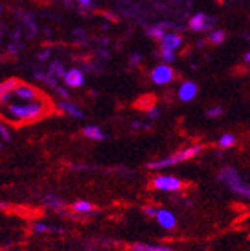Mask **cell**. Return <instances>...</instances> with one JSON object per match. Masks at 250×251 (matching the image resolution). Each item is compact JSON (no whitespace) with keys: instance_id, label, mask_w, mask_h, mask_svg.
Returning a JSON list of instances; mask_svg holds the SVG:
<instances>
[{"instance_id":"1","label":"cell","mask_w":250,"mask_h":251,"mask_svg":"<svg viewBox=\"0 0 250 251\" xmlns=\"http://www.w3.org/2000/svg\"><path fill=\"white\" fill-rule=\"evenodd\" d=\"M2 108V115L8 120L12 121H35L41 117H44L48 112V105L44 99H36L32 102H26V103H6V105H0Z\"/></svg>"},{"instance_id":"2","label":"cell","mask_w":250,"mask_h":251,"mask_svg":"<svg viewBox=\"0 0 250 251\" xmlns=\"http://www.w3.org/2000/svg\"><path fill=\"white\" fill-rule=\"evenodd\" d=\"M201 151H202V145H191L187 148H183L180 151L172 152L168 157H164V159L148 162V163H145V168L148 171H161V169H165V168L191 160V159H194V157H196Z\"/></svg>"},{"instance_id":"3","label":"cell","mask_w":250,"mask_h":251,"mask_svg":"<svg viewBox=\"0 0 250 251\" xmlns=\"http://www.w3.org/2000/svg\"><path fill=\"white\" fill-rule=\"evenodd\" d=\"M217 179L221 182H223L232 193H235L241 198L250 199V184L243 182V179H241V176L235 168H232V166L223 168L221 172L217 174Z\"/></svg>"},{"instance_id":"4","label":"cell","mask_w":250,"mask_h":251,"mask_svg":"<svg viewBox=\"0 0 250 251\" xmlns=\"http://www.w3.org/2000/svg\"><path fill=\"white\" fill-rule=\"evenodd\" d=\"M151 187L159 192H180L184 187V182L172 175H158L151 179Z\"/></svg>"},{"instance_id":"5","label":"cell","mask_w":250,"mask_h":251,"mask_svg":"<svg viewBox=\"0 0 250 251\" xmlns=\"http://www.w3.org/2000/svg\"><path fill=\"white\" fill-rule=\"evenodd\" d=\"M174 78L175 72L168 63H162V65L156 66L150 74V79L154 85H168L174 81Z\"/></svg>"},{"instance_id":"6","label":"cell","mask_w":250,"mask_h":251,"mask_svg":"<svg viewBox=\"0 0 250 251\" xmlns=\"http://www.w3.org/2000/svg\"><path fill=\"white\" fill-rule=\"evenodd\" d=\"M214 21H216L214 18H210L208 15H205L202 12H198V14H195L189 20V28L192 31H198V33H202V31H207V30H211L213 28Z\"/></svg>"},{"instance_id":"7","label":"cell","mask_w":250,"mask_h":251,"mask_svg":"<svg viewBox=\"0 0 250 251\" xmlns=\"http://www.w3.org/2000/svg\"><path fill=\"white\" fill-rule=\"evenodd\" d=\"M196 96H198V85L194 81L181 82V85L178 87V91H177V98L180 102H183V103L192 102Z\"/></svg>"},{"instance_id":"8","label":"cell","mask_w":250,"mask_h":251,"mask_svg":"<svg viewBox=\"0 0 250 251\" xmlns=\"http://www.w3.org/2000/svg\"><path fill=\"white\" fill-rule=\"evenodd\" d=\"M42 203L47 206V208H50V209H53L54 212H57V214H60V215H69V212H68V205H66V202L61 199V198H58V196H56V195H51V193H47L45 196H44V199H42Z\"/></svg>"},{"instance_id":"9","label":"cell","mask_w":250,"mask_h":251,"mask_svg":"<svg viewBox=\"0 0 250 251\" xmlns=\"http://www.w3.org/2000/svg\"><path fill=\"white\" fill-rule=\"evenodd\" d=\"M12 96L17 98L18 100H23V102H32V100L39 99V91L33 87L27 85V84H20L12 91Z\"/></svg>"},{"instance_id":"10","label":"cell","mask_w":250,"mask_h":251,"mask_svg":"<svg viewBox=\"0 0 250 251\" xmlns=\"http://www.w3.org/2000/svg\"><path fill=\"white\" fill-rule=\"evenodd\" d=\"M156 222L165 230H172L177 226V218L169 209H159L158 214H156Z\"/></svg>"},{"instance_id":"11","label":"cell","mask_w":250,"mask_h":251,"mask_svg":"<svg viewBox=\"0 0 250 251\" xmlns=\"http://www.w3.org/2000/svg\"><path fill=\"white\" fill-rule=\"evenodd\" d=\"M63 81H65V85L69 88H80L81 85H84L85 76H84V72L80 69H69L66 71Z\"/></svg>"},{"instance_id":"12","label":"cell","mask_w":250,"mask_h":251,"mask_svg":"<svg viewBox=\"0 0 250 251\" xmlns=\"http://www.w3.org/2000/svg\"><path fill=\"white\" fill-rule=\"evenodd\" d=\"M57 108H58L61 112H65V114H68V115H71V117H74V118H78V120H83V118H84V112H83L75 103H72V102L61 100V102H58Z\"/></svg>"},{"instance_id":"13","label":"cell","mask_w":250,"mask_h":251,"mask_svg":"<svg viewBox=\"0 0 250 251\" xmlns=\"http://www.w3.org/2000/svg\"><path fill=\"white\" fill-rule=\"evenodd\" d=\"M131 251H175L167 245H156V244H144V242H134L131 244Z\"/></svg>"},{"instance_id":"14","label":"cell","mask_w":250,"mask_h":251,"mask_svg":"<svg viewBox=\"0 0 250 251\" xmlns=\"http://www.w3.org/2000/svg\"><path fill=\"white\" fill-rule=\"evenodd\" d=\"M183 45V38L177 33H167L165 38L161 41V48H168V50H178Z\"/></svg>"},{"instance_id":"15","label":"cell","mask_w":250,"mask_h":251,"mask_svg":"<svg viewBox=\"0 0 250 251\" xmlns=\"http://www.w3.org/2000/svg\"><path fill=\"white\" fill-rule=\"evenodd\" d=\"M83 135L91 141H104L107 138L105 133L102 132V129L98 127V126H85L83 129Z\"/></svg>"},{"instance_id":"16","label":"cell","mask_w":250,"mask_h":251,"mask_svg":"<svg viewBox=\"0 0 250 251\" xmlns=\"http://www.w3.org/2000/svg\"><path fill=\"white\" fill-rule=\"evenodd\" d=\"M145 33H147L148 38H151V39H154V41H159V42H161V41L165 38V35L168 33V31H167L165 24H158V25H151V27H148Z\"/></svg>"},{"instance_id":"17","label":"cell","mask_w":250,"mask_h":251,"mask_svg":"<svg viewBox=\"0 0 250 251\" xmlns=\"http://www.w3.org/2000/svg\"><path fill=\"white\" fill-rule=\"evenodd\" d=\"M32 230L35 233H63V227H58V226H50L47 223H42V222H38V223H33L32 226Z\"/></svg>"},{"instance_id":"18","label":"cell","mask_w":250,"mask_h":251,"mask_svg":"<svg viewBox=\"0 0 250 251\" xmlns=\"http://www.w3.org/2000/svg\"><path fill=\"white\" fill-rule=\"evenodd\" d=\"M72 209L77 214H93V212L96 211L95 205H93L91 202H87V201H77L72 205Z\"/></svg>"},{"instance_id":"19","label":"cell","mask_w":250,"mask_h":251,"mask_svg":"<svg viewBox=\"0 0 250 251\" xmlns=\"http://www.w3.org/2000/svg\"><path fill=\"white\" fill-rule=\"evenodd\" d=\"M18 85H20V82H18V79H15V78L6 79L5 82H0V98L5 96L6 93H12Z\"/></svg>"},{"instance_id":"20","label":"cell","mask_w":250,"mask_h":251,"mask_svg":"<svg viewBox=\"0 0 250 251\" xmlns=\"http://www.w3.org/2000/svg\"><path fill=\"white\" fill-rule=\"evenodd\" d=\"M225 39H226V35H225L223 30L216 28V30H211L210 31V36H208L210 44H213V45H221V44L225 42Z\"/></svg>"},{"instance_id":"21","label":"cell","mask_w":250,"mask_h":251,"mask_svg":"<svg viewBox=\"0 0 250 251\" xmlns=\"http://www.w3.org/2000/svg\"><path fill=\"white\" fill-rule=\"evenodd\" d=\"M235 144H237V138H235L232 133H225V135H222L221 138H219V142H217V145L221 147V148H223V150L232 148Z\"/></svg>"},{"instance_id":"22","label":"cell","mask_w":250,"mask_h":251,"mask_svg":"<svg viewBox=\"0 0 250 251\" xmlns=\"http://www.w3.org/2000/svg\"><path fill=\"white\" fill-rule=\"evenodd\" d=\"M159 57L162 58V61H165V63H168V65H169V63H172L175 60V51L168 50V48H161Z\"/></svg>"},{"instance_id":"23","label":"cell","mask_w":250,"mask_h":251,"mask_svg":"<svg viewBox=\"0 0 250 251\" xmlns=\"http://www.w3.org/2000/svg\"><path fill=\"white\" fill-rule=\"evenodd\" d=\"M145 115L150 121H154V120H158L161 117V109L158 106H150L148 109H145Z\"/></svg>"},{"instance_id":"24","label":"cell","mask_w":250,"mask_h":251,"mask_svg":"<svg viewBox=\"0 0 250 251\" xmlns=\"http://www.w3.org/2000/svg\"><path fill=\"white\" fill-rule=\"evenodd\" d=\"M223 114V108L222 106H211L207 109V117L208 118H217Z\"/></svg>"},{"instance_id":"25","label":"cell","mask_w":250,"mask_h":251,"mask_svg":"<svg viewBox=\"0 0 250 251\" xmlns=\"http://www.w3.org/2000/svg\"><path fill=\"white\" fill-rule=\"evenodd\" d=\"M158 208H156L154 205H145L144 208H142V214L145 215V217H148V218H156V214H158Z\"/></svg>"},{"instance_id":"26","label":"cell","mask_w":250,"mask_h":251,"mask_svg":"<svg viewBox=\"0 0 250 251\" xmlns=\"http://www.w3.org/2000/svg\"><path fill=\"white\" fill-rule=\"evenodd\" d=\"M141 60H142V55L139 54V52H134L131 57H129V63H131V66L132 68H137L139 63H141Z\"/></svg>"},{"instance_id":"27","label":"cell","mask_w":250,"mask_h":251,"mask_svg":"<svg viewBox=\"0 0 250 251\" xmlns=\"http://www.w3.org/2000/svg\"><path fill=\"white\" fill-rule=\"evenodd\" d=\"M132 129H150V126L141 123V121H134L132 123Z\"/></svg>"},{"instance_id":"28","label":"cell","mask_w":250,"mask_h":251,"mask_svg":"<svg viewBox=\"0 0 250 251\" xmlns=\"http://www.w3.org/2000/svg\"><path fill=\"white\" fill-rule=\"evenodd\" d=\"M56 91H57V93H58L60 96L63 98V99H68V98H69V93H68L65 88H61V87H56Z\"/></svg>"},{"instance_id":"29","label":"cell","mask_w":250,"mask_h":251,"mask_svg":"<svg viewBox=\"0 0 250 251\" xmlns=\"http://www.w3.org/2000/svg\"><path fill=\"white\" fill-rule=\"evenodd\" d=\"M77 2H78L83 8H90V6H91V0H77Z\"/></svg>"},{"instance_id":"30","label":"cell","mask_w":250,"mask_h":251,"mask_svg":"<svg viewBox=\"0 0 250 251\" xmlns=\"http://www.w3.org/2000/svg\"><path fill=\"white\" fill-rule=\"evenodd\" d=\"M244 61L250 65V51H247V52L244 54Z\"/></svg>"},{"instance_id":"31","label":"cell","mask_w":250,"mask_h":251,"mask_svg":"<svg viewBox=\"0 0 250 251\" xmlns=\"http://www.w3.org/2000/svg\"><path fill=\"white\" fill-rule=\"evenodd\" d=\"M249 238H250V236H249Z\"/></svg>"}]
</instances>
